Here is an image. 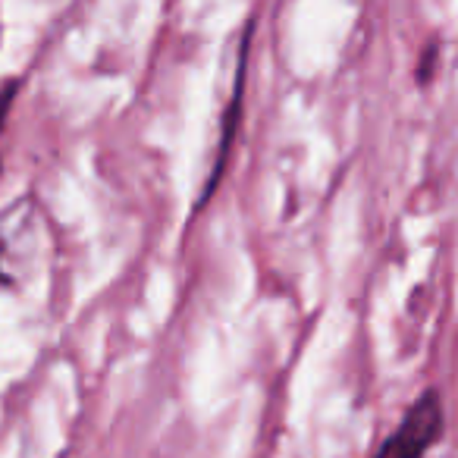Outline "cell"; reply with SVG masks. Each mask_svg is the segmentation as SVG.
I'll return each instance as SVG.
<instances>
[{"label": "cell", "instance_id": "cell-3", "mask_svg": "<svg viewBox=\"0 0 458 458\" xmlns=\"http://www.w3.org/2000/svg\"><path fill=\"white\" fill-rule=\"evenodd\" d=\"M437 64H439V41H430V45L424 47V57H420V64H418V85L430 82L433 72H437Z\"/></svg>", "mask_w": 458, "mask_h": 458}, {"label": "cell", "instance_id": "cell-2", "mask_svg": "<svg viewBox=\"0 0 458 458\" xmlns=\"http://www.w3.org/2000/svg\"><path fill=\"white\" fill-rule=\"evenodd\" d=\"M251 35H255V20L245 22V32H242V41H239V64H236V85H233V98L226 104V114H223V123H220V141H216V157H214V166H210V176L204 182L201 195H198V204L195 208H204L208 198L216 191V185L223 182V173H226V164H229V151H233V141H236V132H239V123H242V110H245V70H249V45H251Z\"/></svg>", "mask_w": 458, "mask_h": 458}, {"label": "cell", "instance_id": "cell-1", "mask_svg": "<svg viewBox=\"0 0 458 458\" xmlns=\"http://www.w3.org/2000/svg\"><path fill=\"white\" fill-rule=\"evenodd\" d=\"M443 395H439L437 386H430L408 405L399 427L377 445V452L370 458H424L430 452V445H437L443 439Z\"/></svg>", "mask_w": 458, "mask_h": 458}, {"label": "cell", "instance_id": "cell-4", "mask_svg": "<svg viewBox=\"0 0 458 458\" xmlns=\"http://www.w3.org/2000/svg\"><path fill=\"white\" fill-rule=\"evenodd\" d=\"M20 89H22V79H10V82L0 85V132L7 126V114H10V107H13Z\"/></svg>", "mask_w": 458, "mask_h": 458}]
</instances>
